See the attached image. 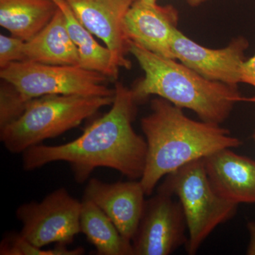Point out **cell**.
<instances>
[{
	"instance_id": "obj_1",
	"label": "cell",
	"mask_w": 255,
	"mask_h": 255,
	"mask_svg": "<svg viewBox=\"0 0 255 255\" xmlns=\"http://www.w3.org/2000/svg\"><path fill=\"white\" fill-rule=\"evenodd\" d=\"M111 110L85 129L80 137L58 145H36L23 152L25 170L41 168L55 162L70 164L77 182H86L98 167L115 169L130 179H141L147 144L134 130L132 123L137 102L132 90L122 82L115 85Z\"/></svg>"
},
{
	"instance_id": "obj_2",
	"label": "cell",
	"mask_w": 255,
	"mask_h": 255,
	"mask_svg": "<svg viewBox=\"0 0 255 255\" xmlns=\"http://www.w3.org/2000/svg\"><path fill=\"white\" fill-rule=\"evenodd\" d=\"M141 128L147 155L140 182L146 196L162 177L182 166L242 143L220 124L189 119L182 108L159 97L151 101V113L141 119Z\"/></svg>"
},
{
	"instance_id": "obj_3",
	"label": "cell",
	"mask_w": 255,
	"mask_h": 255,
	"mask_svg": "<svg viewBox=\"0 0 255 255\" xmlns=\"http://www.w3.org/2000/svg\"><path fill=\"white\" fill-rule=\"evenodd\" d=\"M128 46L145 73L131 89L137 103L157 95L193 111L203 122L221 124L236 103L252 101L243 97L237 87L208 80L176 60L159 56L132 41H128Z\"/></svg>"
},
{
	"instance_id": "obj_4",
	"label": "cell",
	"mask_w": 255,
	"mask_h": 255,
	"mask_svg": "<svg viewBox=\"0 0 255 255\" xmlns=\"http://www.w3.org/2000/svg\"><path fill=\"white\" fill-rule=\"evenodd\" d=\"M114 97L46 95L33 99L17 119L0 131L5 148L14 154L23 153L78 127L99 110L112 105Z\"/></svg>"
},
{
	"instance_id": "obj_5",
	"label": "cell",
	"mask_w": 255,
	"mask_h": 255,
	"mask_svg": "<svg viewBox=\"0 0 255 255\" xmlns=\"http://www.w3.org/2000/svg\"><path fill=\"white\" fill-rule=\"evenodd\" d=\"M157 191L176 196L187 221L189 239L186 248L196 255L215 228L232 219L238 204L220 197L206 174L204 158L192 161L165 176Z\"/></svg>"
},
{
	"instance_id": "obj_6",
	"label": "cell",
	"mask_w": 255,
	"mask_h": 255,
	"mask_svg": "<svg viewBox=\"0 0 255 255\" xmlns=\"http://www.w3.org/2000/svg\"><path fill=\"white\" fill-rule=\"evenodd\" d=\"M0 78L14 86L28 100L46 95H115L114 90L106 85L110 78L79 65L15 62L1 69Z\"/></svg>"
},
{
	"instance_id": "obj_7",
	"label": "cell",
	"mask_w": 255,
	"mask_h": 255,
	"mask_svg": "<svg viewBox=\"0 0 255 255\" xmlns=\"http://www.w3.org/2000/svg\"><path fill=\"white\" fill-rule=\"evenodd\" d=\"M82 201L65 188L52 191L43 200L18 206L16 219L22 224L21 236L38 248L68 245L80 231Z\"/></svg>"
},
{
	"instance_id": "obj_8",
	"label": "cell",
	"mask_w": 255,
	"mask_h": 255,
	"mask_svg": "<svg viewBox=\"0 0 255 255\" xmlns=\"http://www.w3.org/2000/svg\"><path fill=\"white\" fill-rule=\"evenodd\" d=\"M173 196L157 191L145 201L131 241L134 255H169L186 246L187 221L181 203Z\"/></svg>"
},
{
	"instance_id": "obj_9",
	"label": "cell",
	"mask_w": 255,
	"mask_h": 255,
	"mask_svg": "<svg viewBox=\"0 0 255 255\" xmlns=\"http://www.w3.org/2000/svg\"><path fill=\"white\" fill-rule=\"evenodd\" d=\"M248 46V40L239 37L226 48L211 49L192 41L177 28L171 42L176 60L208 80L233 87L242 82V68Z\"/></svg>"
},
{
	"instance_id": "obj_10",
	"label": "cell",
	"mask_w": 255,
	"mask_h": 255,
	"mask_svg": "<svg viewBox=\"0 0 255 255\" xmlns=\"http://www.w3.org/2000/svg\"><path fill=\"white\" fill-rule=\"evenodd\" d=\"M179 21V11L172 5L159 6L136 0L124 19L127 41L134 42L152 53L176 60L171 42Z\"/></svg>"
},
{
	"instance_id": "obj_11",
	"label": "cell",
	"mask_w": 255,
	"mask_h": 255,
	"mask_svg": "<svg viewBox=\"0 0 255 255\" xmlns=\"http://www.w3.org/2000/svg\"><path fill=\"white\" fill-rule=\"evenodd\" d=\"M136 0H65L78 21L100 38L117 57L121 68L130 69L124 19Z\"/></svg>"
},
{
	"instance_id": "obj_12",
	"label": "cell",
	"mask_w": 255,
	"mask_h": 255,
	"mask_svg": "<svg viewBox=\"0 0 255 255\" xmlns=\"http://www.w3.org/2000/svg\"><path fill=\"white\" fill-rule=\"evenodd\" d=\"M145 196L140 180L107 183L94 178L89 181L84 198L98 206L131 242L143 212Z\"/></svg>"
},
{
	"instance_id": "obj_13",
	"label": "cell",
	"mask_w": 255,
	"mask_h": 255,
	"mask_svg": "<svg viewBox=\"0 0 255 255\" xmlns=\"http://www.w3.org/2000/svg\"><path fill=\"white\" fill-rule=\"evenodd\" d=\"M231 149H222L204 157L210 184L225 200L255 204V160Z\"/></svg>"
},
{
	"instance_id": "obj_14",
	"label": "cell",
	"mask_w": 255,
	"mask_h": 255,
	"mask_svg": "<svg viewBox=\"0 0 255 255\" xmlns=\"http://www.w3.org/2000/svg\"><path fill=\"white\" fill-rule=\"evenodd\" d=\"M21 61L80 66L78 50L69 33L65 15L59 7L41 31L24 41Z\"/></svg>"
},
{
	"instance_id": "obj_15",
	"label": "cell",
	"mask_w": 255,
	"mask_h": 255,
	"mask_svg": "<svg viewBox=\"0 0 255 255\" xmlns=\"http://www.w3.org/2000/svg\"><path fill=\"white\" fill-rule=\"evenodd\" d=\"M58 6L53 0H0V25L27 41L51 21Z\"/></svg>"
},
{
	"instance_id": "obj_16",
	"label": "cell",
	"mask_w": 255,
	"mask_h": 255,
	"mask_svg": "<svg viewBox=\"0 0 255 255\" xmlns=\"http://www.w3.org/2000/svg\"><path fill=\"white\" fill-rule=\"evenodd\" d=\"M54 1L65 15L69 33L78 50L80 66L117 80L121 66L113 52L96 41L93 34L78 21L65 0Z\"/></svg>"
},
{
	"instance_id": "obj_17",
	"label": "cell",
	"mask_w": 255,
	"mask_h": 255,
	"mask_svg": "<svg viewBox=\"0 0 255 255\" xmlns=\"http://www.w3.org/2000/svg\"><path fill=\"white\" fill-rule=\"evenodd\" d=\"M80 231L100 255H134L131 242L121 234L114 223L95 204L83 198Z\"/></svg>"
},
{
	"instance_id": "obj_18",
	"label": "cell",
	"mask_w": 255,
	"mask_h": 255,
	"mask_svg": "<svg viewBox=\"0 0 255 255\" xmlns=\"http://www.w3.org/2000/svg\"><path fill=\"white\" fill-rule=\"evenodd\" d=\"M66 244H58L53 249L42 250L26 241L20 233H9L0 246L1 255H80L85 253L82 248L69 250Z\"/></svg>"
},
{
	"instance_id": "obj_19",
	"label": "cell",
	"mask_w": 255,
	"mask_h": 255,
	"mask_svg": "<svg viewBox=\"0 0 255 255\" xmlns=\"http://www.w3.org/2000/svg\"><path fill=\"white\" fill-rule=\"evenodd\" d=\"M6 83L0 92V128L17 119L31 101L24 98L14 86Z\"/></svg>"
},
{
	"instance_id": "obj_20",
	"label": "cell",
	"mask_w": 255,
	"mask_h": 255,
	"mask_svg": "<svg viewBox=\"0 0 255 255\" xmlns=\"http://www.w3.org/2000/svg\"><path fill=\"white\" fill-rule=\"evenodd\" d=\"M23 43L24 41L16 37L0 35V68L21 61Z\"/></svg>"
},
{
	"instance_id": "obj_21",
	"label": "cell",
	"mask_w": 255,
	"mask_h": 255,
	"mask_svg": "<svg viewBox=\"0 0 255 255\" xmlns=\"http://www.w3.org/2000/svg\"><path fill=\"white\" fill-rule=\"evenodd\" d=\"M242 82L255 87V54L249 60H246L243 64Z\"/></svg>"
},
{
	"instance_id": "obj_22",
	"label": "cell",
	"mask_w": 255,
	"mask_h": 255,
	"mask_svg": "<svg viewBox=\"0 0 255 255\" xmlns=\"http://www.w3.org/2000/svg\"><path fill=\"white\" fill-rule=\"evenodd\" d=\"M248 228L251 235V242L248 246L247 254L255 255V222L248 223Z\"/></svg>"
},
{
	"instance_id": "obj_23",
	"label": "cell",
	"mask_w": 255,
	"mask_h": 255,
	"mask_svg": "<svg viewBox=\"0 0 255 255\" xmlns=\"http://www.w3.org/2000/svg\"><path fill=\"white\" fill-rule=\"evenodd\" d=\"M206 1H209V0H187L188 3L191 6H199V5L205 2Z\"/></svg>"
},
{
	"instance_id": "obj_24",
	"label": "cell",
	"mask_w": 255,
	"mask_h": 255,
	"mask_svg": "<svg viewBox=\"0 0 255 255\" xmlns=\"http://www.w3.org/2000/svg\"><path fill=\"white\" fill-rule=\"evenodd\" d=\"M145 2L148 3V4H157V0H143Z\"/></svg>"
},
{
	"instance_id": "obj_25",
	"label": "cell",
	"mask_w": 255,
	"mask_h": 255,
	"mask_svg": "<svg viewBox=\"0 0 255 255\" xmlns=\"http://www.w3.org/2000/svg\"><path fill=\"white\" fill-rule=\"evenodd\" d=\"M252 102H255V97H253V98H252ZM253 139H254V140L255 141V131L254 132V134H253Z\"/></svg>"
},
{
	"instance_id": "obj_26",
	"label": "cell",
	"mask_w": 255,
	"mask_h": 255,
	"mask_svg": "<svg viewBox=\"0 0 255 255\" xmlns=\"http://www.w3.org/2000/svg\"><path fill=\"white\" fill-rule=\"evenodd\" d=\"M53 1H55V0H53Z\"/></svg>"
}]
</instances>
